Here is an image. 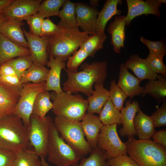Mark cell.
<instances>
[{
	"mask_svg": "<svg viewBox=\"0 0 166 166\" xmlns=\"http://www.w3.org/2000/svg\"><path fill=\"white\" fill-rule=\"evenodd\" d=\"M106 61H95L90 64L84 63L81 67V71L73 73L66 68L67 79L63 84L62 90L72 93L81 92L88 96L93 90V84L104 83L107 75Z\"/></svg>",
	"mask_w": 166,
	"mask_h": 166,
	"instance_id": "1",
	"label": "cell"
},
{
	"mask_svg": "<svg viewBox=\"0 0 166 166\" xmlns=\"http://www.w3.org/2000/svg\"><path fill=\"white\" fill-rule=\"evenodd\" d=\"M128 137L127 154L139 166H166V147L150 139Z\"/></svg>",
	"mask_w": 166,
	"mask_h": 166,
	"instance_id": "2",
	"label": "cell"
},
{
	"mask_svg": "<svg viewBox=\"0 0 166 166\" xmlns=\"http://www.w3.org/2000/svg\"><path fill=\"white\" fill-rule=\"evenodd\" d=\"M89 37L79 28L64 29L59 34L48 38L49 59L58 58L65 62Z\"/></svg>",
	"mask_w": 166,
	"mask_h": 166,
	"instance_id": "3",
	"label": "cell"
},
{
	"mask_svg": "<svg viewBox=\"0 0 166 166\" xmlns=\"http://www.w3.org/2000/svg\"><path fill=\"white\" fill-rule=\"evenodd\" d=\"M30 145L28 128L14 114L0 119V147L17 152Z\"/></svg>",
	"mask_w": 166,
	"mask_h": 166,
	"instance_id": "4",
	"label": "cell"
},
{
	"mask_svg": "<svg viewBox=\"0 0 166 166\" xmlns=\"http://www.w3.org/2000/svg\"><path fill=\"white\" fill-rule=\"evenodd\" d=\"M53 101V111L56 116H61L66 118L81 121L86 113L88 103L86 99L80 94L74 95L62 91L50 93Z\"/></svg>",
	"mask_w": 166,
	"mask_h": 166,
	"instance_id": "5",
	"label": "cell"
},
{
	"mask_svg": "<svg viewBox=\"0 0 166 166\" xmlns=\"http://www.w3.org/2000/svg\"><path fill=\"white\" fill-rule=\"evenodd\" d=\"M47 156L48 162L56 166H77L82 157L60 136L53 122L50 129Z\"/></svg>",
	"mask_w": 166,
	"mask_h": 166,
	"instance_id": "6",
	"label": "cell"
},
{
	"mask_svg": "<svg viewBox=\"0 0 166 166\" xmlns=\"http://www.w3.org/2000/svg\"><path fill=\"white\" fill-rule=\"evenodd\" d=\"M53 123L60 136L77 153L82 157L90 153L92 149L85 138L81 121L56 116Z\"/></svg>",
	"mask_w": 166,
	"mask_h": 166,
	"instance_id": "7",
	"label": "cell"
},
{
	"mask_svg": "<svg viewBox=\"0 0 166 166\" xmlns=\"http://www.w3.org/2000/svg\"><path fill=\"white\" fill-rule=\"evenodd\" d=\"M53 122L49 116L41 118L31 114L28 128L30 144L39 155L44 158L47 156V148L51 126Z\"/></svg>",
	"mask_w": 166,
	"mask_h": 166,
	"instance_id": "8",
	"label": "cell"
},
{
	"mask_svg": "<svg viewBox=\"0 0 166 166\" xmlns=\"http://www.w3.org/2000/svg\"><path fill=\"white\" fill-rule=\"evenodd\" d=\"M46 81L38 83L30 82L23 84L20 96L14 114L19 117L28 128L33 104L37 95L46 91Z\"/></svg>",
	"mask_w": 166,
	"mask_h": 166,
	"instance_id": "9",
	"label": "cell"
},
{
	"mask_svg": "<svg viewBox=\"0 0 166 166\" xmlns=\"http://www.w3.org/2000/svg\"><path fill=\"white\" fill-rule=\"evenodd\" d=\"M117 124L103 125L99 134L97 146L106 152V160L121 155H127L126 142L120 139Z\"/></svg>",
	"mask_w": 166,
	"mask_h": 166,
	"instance_id": "10",
	"label": "cell"
},
{
	"mask_svg": "<svg viewBox=\"0 0 166 166\" xmlns=\"http://www.w3.org/2000/svg\"><path fill=\"white\" fill-rule=\"evenodd\" d=\"M128 13L125 18V25L128 26L135 17L144 14H151L158 17L160 16L159 8L162 4L159 0H126Z\"/></svg>",
	"mask_w": 166,
	"mask_h": 166,
	"instance_id": "11",
	"label": "cell"
},
{
	"mask_svg": "<svg viewBox=\"0 0 166 166\" xmlns=\"http://www.w3.org/2000/svg\"><path fill=\"white\" fill-rule=\"evenodd\" d=\"M42 1L41 0H13L2 14L7 19L22 21L37 12Z\"/></svg>",
	"mask_w": 166,
	"mask_h": 166,
	"instance_id": "12",
	"label": "cell"
},
{
	"mask_svg": "<svg viewBox=\"0 0 166 166\" xmlns=\"http://www.w3.org/2000/svg\"><path fill=\"white\" fill-rule=\"evenodd\" d=\"M22 28L33 64L45 66L49 61L47 51L48 38L33 34Z\"/></svg>",
	"mask_w": 166,
	"mask_h": 166,
	"instance_id": "13",
	"label": "cell"
},
{
	"mask_svg": "<svg viewBox=\"0 0 166 166\" xmlns=\"http://www.w3.org/2000/svg\"><path fill=\"white\" fill-rule=\"evenodd\" d=\"M75 10L78 27L88 34H93L96 32L99 13L97 9L84 3L78 2L76 3Z\"/></svg>",
	"mask_w": 166,
	"mask_h": 166,
	"instance_id": "14",
	"label": "cell"
},
{
	"mask_svg": "<svg viewBox=\"0 0 166 166\" xmlns=\"http://www.w3.org/2000/svg\"><path fill=\"white\" fill-rule=\"evenodd\" d=\"M140 80L128 71L124 64L120 66L119 78L117 85L131 98L143 93L144 87L140 85Z\"/></svg>",
	"mask_w": 166,
	"mask_h": 166,
	"instance_id": "15",
	"label": "cell"
},
{
	"mask_svg": "<svg viewBox=\"0 0 166 166\" xmlns=\"http://www.w3.org/2000/svg\"><path fill=\"white\" fill-rule=\"evenodd\" d=\"M127 101L125 106L121 111V115L122 127L120 129L119 133L122 136H127L132 138L136 135L133 124V120L136 113L139 109L138 100H134Z\"/></svg>",
	"mask_w": 166,
	"mask_h": 166,
	"instance_id": "16",
	"label": "cell"
},
{
	"mask_svg": "<svg viewBox=\"0 0 166 166\" xmlns=\"http://www.w3.org/2000/svg\"><path fill=\"white\" fill-rule=\"evenodd\" d=\"M21 90L0 85V119L13 114Z\"/></svg>",
	"mask_w": 166,
	"mask_h": 166,
	"instance_id": "17",
	"label": "cell"
},
{
	"mask_svg": "<svg viewBox=\"0 0 166 166\" xmlns=\"http://www.w3.org/2000/svg\"><path fill=\"white\" fill-rule=\"evenodd\" d=\"M86 140L92 150L97 147L99 134L103 126L99 117L93 114L86 113L81 121Z\"/></svg>",
	"mask_w": 166,
	"mask_h": 166,
	"instance_id": "18",
	"label": "cell"
},
{
	"mask_svg": "<svg viewBox=\"0 0 166 166\" xmlns=\"http://www.w3.org/2000/svg\"><path fill=\"white\" fill-rule=\"evenodd\" d=\"M24 24L21 21L6 19L0 27V33L13 42L28 48L27 41L21 28Z\"/></svg>",
	"mask_w": 166,
	"mask_h": 166,
	"instance_id": "19",
	"label": "cell"
},
{
	"mask_svg": "<svg viewBox=\"0 0 166 166\" xmlns=\"http://www.w3.org/2000/svg\"><path fill=\"white\" fill-rule=\"evenodd\" d=\"M30 54L29 48L13 42L0 33V66L15 57Z\"/></svg>",
	"mask_w": 166,
	"mask_h": 166,
	"instance_id": "20",
	"label": "cell"
},
{
	"mask_svg": "<svg viewBox=\"0 0 166 166\" xmlns=\"http://www.w3.org/2000/svg\"><path fill=\"white\" fill-rule=\"evenodd\" d=\"M46 65L50 68L46 81V90H53L57 93L63 90L60 85L61 70L65 68V63L58 58H50Z\"/></svg>",
	"mask_w": 166,
	"mask_h": 166,
	"instance_id": "21",
	"label": "cell"
},
{
	"mask_svg": "<svg viewBox=\"0 0 166 166\" xmlns=\"http://www.w3.org/2000/svg\"><path fill=\"white\" fill-rule=\"evenodd\" d=\"M124 64L128 69L132 70L140 81L145 79L151 80L157 78L158 74L151 70L145 59L137 54L131 55Z\"/></svg>",
	"mask_w": 166,
	"mask_h": 166,
	"instance_id": "22",
	"label": "cell"
},
{
	"mask_svg": "<svg viewBox=\"0 0 166 166\" xmlns=\"http://www.w3.org/2000/svg\"><path fill=\"white\" fill-rule=\"evenodd\" d=\"M125 18V15L116 16L108 29V32L111 36V44L113 50L117 54L120 53L122 48H124Z\"/></svg>",
	"mask_w": 166,
	"mask_h": 166,
	"instance_id": "23",
	"label": "cell"
},
{
	"mask_svg": "<svg viewBox=\"0 0 166 166\" xmlns=\"http://www.w3.org/2000/svg\"><path fill=\"white\" fill-rule=\"evenodd\" d=\"M94 85V90L86 99L88 103L86 112L89 113L99 114L109 98V91L104 87L103 83Z\"/></svg>",
	"mask_w": 166,
	"mask_h": 166,
	"instance_id": "24",
	"label": "cell"
},
{
	"mask_svg": "<svg viewBox=\"0 0 166 166\" xmlns=\"http://www.w3.org/2000/svg\"><path fill=\"white\" fill-rule=\"evenodd\" d=\"M135 115L133 124L139 140H149L155 131L154 124L151 117L144 113L140 109Z\"/></svg>",
	"mask_w": 166,
	"mask_h": 166,
	"instance_id": "25",
	"label": "cell"
},
{
	"mask_svg": "<svg viewBox=\"0 0 166 166\" xmlns=\"http://www.w3.org/2000/svg\"><path fill=\"white\" fill-rule=\"evenodd\" d=\"M122 3L121 0H107L101 11L99 12L96 24V32L105 33L106 25L114 16L119 15L121 11L117 8L119 5Z\"/></svg>",
	"mask_w": 166,
	"mask_h": 166,
	"instance_id": "26",
	"label": "cell"
},
{
	"mask_svg": "<svg viewBox=\"0 0 166 166\" xmlns=\"http://www.w3.org/2000/svg\"><path fill=\"white\" fill-rule=\"evenodd\" d=\"M157 78V80H149L145 84L141 96L144 97L148 93L159 103L166 100V76L158 74Z\"/></svg>",
	"mask_w": 166,
	"mask_h": 166,
	"instance_id": "27",
	"label": "cell"
},
{
	"mask_svg": "<svg viewBox=\"0 0 166 166\" xmlns=\"http://www.w3.org/2000/svg\"><path fill=\"white\" fill-rule=\"evenodd\" d=\"M75 6V3L66 0L59 12L58 16L61 20L58 23V26L63 29L79 28L76 20Z\"/></svg>",
	"mask_w": 166,
	"mask_h": 166,
	"instance_id": "28",
	"label": "cell"
},
{
	"mask_svg": "<svg viewBox=\"0 0 166 166\" xmlns=\"http://www.w3.org/2000/svg\"><path fill=\"white\" fill-rule=\"evenodd\" d=\"M49 71L45 66L33 64L23 73L20 81L22 84L30 82L38 83L46 81Z\"/></svg>",
	"mask_w": 166,
	"mask_h": 166,
	"instance_id": "29",
	"label": "cell"
},
{
	"mask_svg": "<svg viewBox=\"0 0 166 166\" xmlns=\"http://www.w3.org/2000/svg\"><path fill=\"white\" fill-rule=\"evenodd\" d=\"M99 115V119L103 125L122 124L120 111L115 107L109 98Z\"/></svg>",
	"mask_w": 166,
	"mask_h": 166,
	"instance_id": "30",
	"label": "cell"
},
{
	"mask_svg": "<svg viewBox=\"0 0 166 166\" xmlns=\"http://www.w3.org/2000/svg\"><path fill=\"white\" fill-rule=\"evenodd\" d=\"M39 157L34 150L23 149L16 152L13 166H42Z\"/></svg>",
	"mask_w": 166,
	"mask_h": 166,
	"instance_id": "31",
	"label": "cell"
},
{
	"mask_svg": "<svg viewBox=\"0 0 166 166\" xmlns=\"http://www.w3.org/2000/svg\"><path fill=\"white\" fill-rule=\"evenodd\" d=\"M106 38L105 33L96 32L83 42L80 48L83 49L89 57H93L96 53L103 47V44Z\"/></svg>",
	"mask_w": 166,
	"mask_h": 166,
	"instance_id": "32",
	"label": "cell"
},
{
	"mask_svg": "<svg viewBox=\"0 0 166 166\" xmlns=\"http://www.w3.org/2000/svg\"><path fill=\"white\" fill-rule=\"evenodd\" d=\"M50 99V93L48 91L38 94L33 104L32 114L41 118L45 117L47 113L53 108V104Z\"/></svg>",
	"mask_w": 166,
	"mask_h": 166,
	"instance_id": "33",
	"label": "cell"
},
{
	"mask_svg": "<svg viewBox=\"0 0 166 166\" xmlns=\"http://www.w3.org/2000/svg\"><path fill=\"white\" fill-rule=\"evenodd\" d=\"M66 0H46L40 4L37 12L44 18L59 16L60 9Z\"/></svg>",
	"mask_w": 166,
	"mask_h": 166,
	"instance_id": "34",
	"label": "cell"
},
{
	"mask_svg": "<svg viewBox=\"0 0 166 166\" xmlns=\"http://www.w3.org/2000/svg\"><path fill=\"white\" fill-rule=\"evenodd\" d=\"M106 161L105 151L97 146L88 157H83L77 166H109Z\"/></svg>",
	"mask_w": 166,
	"mask_h": 166,
	"instance_id": "35",
	"label": "cell"
},
{
	"mask_svg": "<svg viewBox=\"0 0 166 166\" xmlns=\"http://www.w3.org/2000/svg\"><path fill=\"white\" fill-rule=\"evenodd\" d=\"M128 96L117 85L115 80L111 81L109 98L112 103L118 110L121 111Z\"/></svg>",
	"mask_w": 166,
	"mask_h": 166,
	"instance_id": "36",
	"label": "cell"
},
{
	"mask_svg": "<svg viewBox=\"0 0 166 166\" xmlns=\"http://www.w3.org/2000/svg\"><path fill=\"white\" fill-rule=\"evenodd\" d=\"M6 63L13 68L20 80L24 72L30 68L33 64L30 55L18 57Z\"/></svg>",
	"mask_w": 166,
	"mask_h": 166,
	"instance_id": "37",
	"label": "cell"
},
{
	"mask_svg": "<svg viewBox=\"0 0 166 166\" xmlns=\"http://www.w3.org/2000/svg\"><path fill=\"white\" fill-rule=\"evenodd\" d=\"M140 40L148 48L149 51V54L162 57L166 55V46L162 40L152 41L140 36Z\"/></svg>",
	"mask_w": 166,
	"mask_h": 166,
	"instance_id": "38",
	"label": "cell"
},
{
	"mask_svg": "<svg viewBox=\"0 0 166 166\" xmlns=\"http://www.w3.org/2000/svg\"><path fill=\"white\" fill-rule=\"evenodd\" d=\"M88 57L87 53L80 48L68 58L67 69L72 72H77L78 67Z\"/></svg>",
	"mask_w": 166,
	"mask_h": 166,
	"instance_id": "39",
	"label": "cell"
},
{
	"mask_svg": "<svg viewBox=\"0 0 166 166\" xmlns=\"http://www.w3.org/2000/svg\"><path fill=\"white\" fill-rule=\"evenodd\" d=\"M163 58L149 54L145 59L154 72L166 76V66L164 64Z\"/></svg>",
	"mask_w": 166,
	"mask_h": 166,
	"instance_id": "40",
	"label": "cell"
},
{
	"mask_svg": "<svg viewBox=\"0 0 166 166\" xmlns=\"http://www.w3.org/2000/svg\"><path fill=\"white\" fill-rule=\"evenodd\" d=\"M48 18L44 19L41 27V36L48 38L57 34L63 30Z\"/></svg>",
	"mask_w": 166,
	"mask_h": 166,
	"instance_id": "41",
	"label": "cell"
},
{
	"mask_svg": "<svg viewBox=\"0 0 166 166\" xmlns=\"http://www.w3.org/2000/svg\"><path fill=\"white\" fill-rule=\"evenodd\" d=\"M44 19L38 13L26 18L25 20L28 24L31 34L41 36V27Z\"/></svg>",
	"mask_w": 166,
	"mask_h": 166,
	"instance_id": "42",
	"label": "cell"
},
{
	"mask_svg": "<svg viewBox=\"0 0 166 166\" xmlns=\"http://www.w3.org/2000/svg\"><path fill=\"white\" fill-rule=\"evenodd\" d=\"M155 126L160 128L166 126V101L163 102L161 106L157 107L156 110L151 116Z\"/></svg>",
	"mask_w": 166,
	"mask_h": 166,
	"instance_id": "43",
	"label": "cell"
},
{
	"mask_svg": "<svg viewBox=\"0 0 166 166\" xmlns=\"http://www.w3.org/2000/svg\"><path fill=\"white\" fill-rule=\"evenodd\" d=\"M106 162L109 166H139L131 157L125 155L111 158Z\"/></svg>",
	"mask_w": 166,
	"mask_h": 166,
	"instance_id": "44",
	"label": "cell"
},
{
	"mask_svg": "<svg viewBox=\"0 0 166 166\" xmlns=\"http://www.w3.org/2000/svg\"><path fill=\"white\" fill-rule=\"evenodd\" d=\"M16 152L0 147V166H13Z\"/></svg>",
	"mask_w": 166,
	"mask_h": 166,
	"instance_id": "45",
	"label": "cell"
},
{
	"mask_svg": "<svg viewBox=\"0 0 166 166\" xmlns=\"http://www.w3.org/2000/svg\"><path fill=\"white\" fill-rule=\"evenodd\" d=\"M1 84L22 90L23 84L17 76H6L0 75Z\"/></svg>",
	"mask_w": 166,
	"mask_h": 166,
	"instance_id": "46",
	"label": "cell"
},
{
	"mask_svg": "<svg viewBox=\"0 0 166 166\" xmlns=\"http://www.w3.org/2000/svg\"><path fill=\"white\" fill-rule=\"evenodd\" d=\"M152 138L154 142L166 147V129H160L156 131Z\"/></svg>",
	"mask_w": 166,
	"mask_h": 166,
	"instance_id": "47",
	"label": "cell"
},
{
	"mask_svg": "<svg viewBox=\"0 0 166 166\" xmlns=\"http://www.w3.org/2000/svg\"><path fill=\"white\" fill-rule=\"evenodd\" d=\"M0 75L17 76L13 68L7 63L0 66Z\"/></svg>",
	"mask_w": 166,
	"mask_h": 166,
	"instance_id": "48",
	"label": "cell"
},
{
	"mask_svg": "<svg viewBox=\"0 0 166 166\" xmlns=\"http://www.w3.org/2000/svg\"><path fill=\"white\" fill-rule=\"evenodd\" d=\"M13 0H0V14H2Z\"/></svg>",
	"mask_w": 166,
	"mask_h": 166,
	"instance_id": "49",
	"label": "cell"
},
{
	"mask_svg": "<svg viewBox=\"0 0 166 166\" xmlns=\"http://www.w3.org/2000/svg\"><path fill=\"white\" fill-rule=\"evenodd\" d=\"M99 0H91L89 1V4L90 6L95 8L98 5V2Z\"/></svg>",
	"mask_w": 166,
	"mask_h": 166,
	"instance_id": "50",
	"label": "cell"
},
{
	"mask_svg": "<svg viewBox=\"0 0 166 166\" xmlns=\"http://www.w3.org/2000/svg\"><path fill=\"white\" fill-rule=\"evenodd\" d=\"M40 157L42 166H50L46 161L45 158L42 156Z\"/></svg>",
	"mask_w": 166,
	"mask_h": 166,
	"instance_id": "51",
	"label": "cell"
},
{
	"mask_svg": "<svg viewBox=\"0 0 166 166\" xmlns=\"http://www.w3.org/2000/svg\"><path fill=\"white\" fill-rule=\"evenodd\" d=\"M6 19V17L3 14H0V27L2 23Z\"/></svg>",
	"mask_w": 166,
	"mask_h": 166,
	"instance_id": "52",
	"label": "cell"
},
{
	"mask_svg": "<svg viewBox=\"0 0 166 166\" xmlns=\"http://www.w3.org/2000/svg\"><path fill=\"white\" fill-rule=\"evenodd\" d=\"M159 1L160 3L162 4L166 3V0H159Z\"/></svg>",
	"mask_w": 166,
	"mask_h": 166,
	"instance_id": "53",
	"label": "cell"
},
{
	"mask_svg": "<svg viewBox=\"0 0 166 166\" xmlns=\"http://www.w3.org/2000/svg\"><path fill=\"white\" fill-rule=\"evenodd\" d=\"M1 84V83L0 82V85Z\"/></svg>",
	"mask_w": 166,
	"mask_h": 166,
	"instance_id": "54",
	"label": "cell"
}]
</instances>
